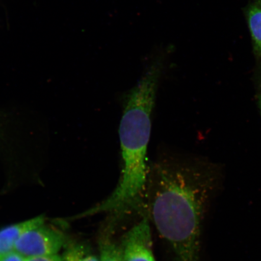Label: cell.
<instances>
[{
  "label": "cell",
  "instance_id": "6da1fadb",
  "mask_svg": "<svg viewBox=\"0 0 261 261\" xmlns=\"http://www.w3.org/2000/svg\"><path fill=\"white\" fill-rule=\"evenodd\" d=\"M211 182L193 166L169 158L148 167L140 204L176 261H201V233Z\"/></svg>",
  "mask_w": 261,
  "mask_h": 261
},
{
  "label": "cell",
  "instance_id": "7a4b0ae2",
  "mask_svg": "<svg viewBox=\"0 0 261 261\" xmlns=\"http://www.w3.org/2000/svg\"><path fill=\"white\" fill-rule=\"evenodd\" d=\"M161 64H155L127 95L119 127L122 169L113 193L83 216L125 210L139 205L148 177L147 151Z\"/></svg>",
  "mask_w": 261,
  "mask_h": 261
},
{
  "label": "cell",
  "instance_id": "3957f363",
  "mask_svg": "<svg viewBox=\"0 0 261 261\" xmlns=\"http://www.w3.org/2000/svg\"><path fill=\"white\" fill-rule=\"evenodd\" d=\"M64 241L63 234L42 224L22 234L14 251L24 257L51 255L60 252Z\"/></svg>",
  "mask_w": 261,
  "mask_h": 261
},
{
  "label": "cell",
  "instance_id": "277c9868",
  "mask_svg": "<svg viewBox=\"0 0 261 261\" xmlns=\"http://www.w3.org/2000/svg\"><path fill=\"white\" fill-rule=\"evenodd\" d=\"M120 247L124 261H155L148 218L145 217L127 231Z\"/></svg>",
  "mask_w": 261,
  "mask_h": 261
},
{
  "label": "cell",
  "instance_id": "5b68a950",
  "mask_svg": "<svg viewBox=\"0 0 261 261\" xmlns=\"http://www.w3.org/2000/svg\"><path fill=\"white\" fill-rule=\"evenodd\" d=\"M44 223V218L38 217L0 230V257L14 251L16 242L25 231Z\"/></svg>",
  "mask_w": 261,
  "mask_h": 261
},
{
  "label": "cell",
  "instance_id": "8992f818",
  "mask_svg": "<svg viewBox=\"0 0 261 261\" xmlns=\"http://www.w3.org/2000/svg\"><path fill=\"white\" fill-rule=\"evenodd\" d=\"M248 24L256 50L261 55V7L252 5L247 9Z\"/></svg>",
  "mask_w": 261,
  "mask_h": 261
},
{
  "label": "cell",
  "instance_id": "52a82bcc",
  "mask_svg": "<svg viewBox=\"0 0 261 261\" xmlns=\"http://www.w3.org/2000/svg\"><path fill=\"white\" fill-rule=\"evenodd\" d=\"M63 261H99V257L89 248L81 244L73 245L65 251Z\"/></svg>",
  "mask_w": 261,
  "mask_h": 261
},
{
  "label": "cell",
  "instance_id": "ba28073f",
  "mask_svg": "<svg viewBox=\"0 0 261 261\" xmlns=\"http://www.w3.org/2000/svg\"><path fill=\"white\" fill-rule=\"evenodd\" d=\"M99 261H124L120 247L107 237L99 241Z\"/></svg>",
  "mask_w": 261,
  "mask_h": 261
},
{
  "label": "cell",
  "instance_id": "9c48e42d",
  "mask_svg": "<svg viewBox=\"0 0 261 261\" xmlns=\"http://www.w3.org/2000/svg\"><path fill=\"white\" fill-rule=\"evenodd\" d=\"M25 261H63L58 254L51 255L37 256L25 257Z\"/></svg>",
  "mask_w": 261,
  "mask_h": 261
},
{
  "label": "cell",
  "instance_id": "30bf717a",
  "mask_svg": "<svg viewBox=\"0 0 261 261\" xmlns=\"http://www.w3.org/2000/svg\"><path fill=\"white\" fill-rule=\"evenodd\" d=\"M25 257L14 250L0 257V261H25Z\"/></svg>",
  "mask_w": 261,
  "mask_h": 261
},
{
  "label": "cell",
  "instance_id": "8fae6325",
  "mask_svg": "<svg viewBox=\"0 0 261 261\" xmlns=\"http://www.w3.org/2000/svg\"><path fill=\"white\" fill-rule=\"evenodd\" d=\"M256 4L258 5L261 7V0H256Z\"/></svg>",
  "mask_w": 261,
  "mask_h": 261
},
{
  "label": "cell",
  "instance_id": "7c38bea8",
  "mask_svg": "<svg viewBox=\"0 0 261 261\" xmlns=\"http://www.w3.org/2000/svg\"><path fill=\"white\" fill-rule=\"evenodd\" d=\"M260 109H261V97H260Z\"/></svg>",
  "mask_w": 261,
  "mask_h": 261
},
{
  "label": "cell",
  "instance_id": "4fadbf2b",
  "mask_svg": "<svg viewBox=\"0 0 261 261\" xmlns=\"http://www.w3.org/2000/svg\"><path fill=\"white\" fill-rule=\"evenodd\" d=\"M0 126H1V124H0Z\"/></svg>",
  "mask_w": 261,
  "mask_h": 261
}]
</instances>
